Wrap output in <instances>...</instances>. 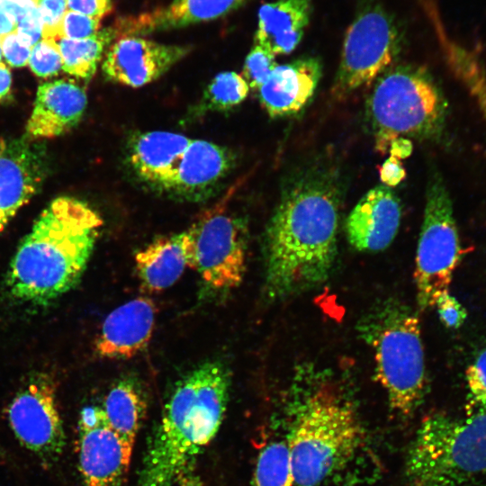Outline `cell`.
I'll return each mask as SVG.
<instances>
[{"label": "cell", "instance_id": "43", "mask_svg": "<svg viewBox=\"0 0 486 486\" xmlns=\"http://www.w3.org/2000/svg\"><path fill=\"white\" fill-rule=\"evenodd\" d=\"M8 220L4 216V214L0 210V232L4 230L5 225L8 223Z\"/></svg>", "mask_w": 486, "mask_h": 486}, {"label": "cell", "instance_id": "13", "mask_svg": "<svg viewBox=\"0 0 486 486\" xmlns=\"http://www.w3.org/2000/svg\"><path fill=\"white\" fill-rule=\"evenodd\" d=\"M190 50L189 46L164 44L140 36H122L109 46L102 68L112 82L140 87L159 78Z\"/></svg>", "mask_w": 486, "mask_h": 486}, {"label": "cell", "instance_id": "12", "mask_svg": "<svg viewBox=\"0 0 486 486\" xmlns=\"http://www.w3.org/2000/svg\"><path fill=\"white\" fill-rule=\"evenodd\" d=\"M78 464L84 486H122L133 446L109 424L102 407L84 408L78 419Z\"/></svg>", "mask_w": 486, "mask_h": 486}, {"label": "cell", "instance_id": "25", "mask_svg": "<svg viewBox=\"0 0 486 486\" xmlns=\"http://www.w3.org/2000/svg\"><path fill=\"white\" fill-rule=\"evenodd\" d=\"M118 37L115 27L105 28L92 37L82 40L57 39L62 69L82 79L95 73L106 49Z\"/></svg>", "mask_w": 486, "mask_h": 486}, {"label": "cell", "instance_id": "22", "mask_svg": "<svg viewBox=\"0 0 486 486\" xmlns=\"http://www.w3.org/2000/svg\"><path fill=\"white\" fill-rule=\"evenodd\" d=\"M42 180L36 154L16 143H0V210L10 220L34 195Z\"/></svg>", "mask_w": 486, "mask_h": 486}, {"label": "cell", "instance_id": "26", "mask_svg": "<svg viewBox=\"0 0 486 486\" xmlns=\"http://www.w3.org/2000/svg\"><path fill=\"white\" fill-rule=\"evenodd\" d=\"M446 64L486 122V67L477 53L448 39L442 45Z\"/></svg>", "mask_w": 486, "mask_h": 486}, {"label": "cell", "instance_id": "7", "mask_svg": "<svg viewBox=\"0 0 486 486\" xmlns=\"http://www.w3.org/2000/svg\"><path fill=\"white\" fill-rule=\"evenodd\" d=\"M409 486H468L486 473V408L465 418L434 413L408 449Z\"/></svg>", "mask_w": 486, "mask_h": 486}, {"label": "cell", "instance_id": "35", "mask_svg": "<svg viewBox=\"0 0 486 486\" xmlns=\"http://www.w3.org/2000/svg\"><path fill=\"white\" fill-rule=\"evenodd\" d=\"M2 53L12 67H24L29 62L32 48L23 43L16 31L0 38Z\"/></svg>", "mask_w": 486, "mask_h": 486}, {"label": "cell", "instance_id": "10", "mask_svg": "<svg viewBox=\"0 0 486 486\" xmlns=\"http://www.w3.org/2000/svg\"><path fill=\"white\" fill-rule=\"evenodd\" d=\"M186 231L192 243V269L206 287L216 292L237 287L245 274V220L215 207L202 213Z\"/></svg>", "mask_w": 486, "mask_h": 486}, {"label": "cell", "instance_id": "37", "mask_svg": "<svg viewBox=\"0 0 486 486\" xmlns=\"http://www.w3.org/2000/svg\"><path fill=\"white\" fill-rule=\"evenodd\" d=\"M68 10L102 19L112 9V0H67Z\"/></svg>", "mask_w": 486, "mask_h": 486}, {"label": "cell", "instance_id": "23", "mask_svg": "<svg viewBox=\"0 0 486 486\" xmlns=\"http://www.w3.org/2000/svg\"><path fill=\"white\" fill-rule=\"evenodd\" d=\"M191 140L189 137L173 131L144 132L132 140L130 164L144 181L162 189Z\"/></svg>", "mask_w": 486, "mask_h": 486}, {"label": "cell", "instance_id": "11", "mask_svg": "<svg viewBox=\"0 0 486 486\" xmlns=\"http://www.w3.org/2000/svg\"><path fill=\"white\" fill-rule=\"evenodd\" d=\"M10 427L18 441L44 464L58 461L66 434L56 400V386L46 374H34L16 393L8 409Z\"/></svg>", "mask_w": 486, "mask_h": 486}, {"label": "cell", "instance_id": "15", "mask_svg": "<svg viewBox=\"0 0 486 486\" xmlns=\"http://www.w3.org/2000/svg\"><path fill=\"white\" fill-rule=\"evenodd\" d=\"M156 308L148 297H137L112 310L95 341L96 353L108 359H129L143 351L155 327Z\"/></svg>", "mask_w": 486, "mask_h": 486}, {"label": "cell", "instance_id": "36", "mask_svg": "<svg viewBox=\"0 0 486 486\" xmlns=\"http://www.w3.org/2000/svg\"><path fill=\"white\" fill-rule=\"evenodd\" d=\"M42 32L43 25L38 6L30 11L17 22L16 32L18 37L31 48L42 39Z\"/></svg>", "mask_w": 486, "mask_h": 486}, {"label": "cell", "instance_id": "19", "mask_svg": "<svg viewBox=\"0 0 486 486\" xmlns=\"http://www.w3.org/2000/svg\"><path fill=\"white\" fill-rule=\"evenodd\" d=\"M250 0H173L169 4L122 20L118 36H140L218 19Z\"/></svg>", "mask_w": 486, "mask_h": 486}, {"label": "cell", "instance_id": "27", "mask_svg": "<svg viewBox=\"0 0 486 486\" xmlns=\"http://www.w3.org/2000/svg\"><path fill=\"white\" fill-rule=\"evenodd\" d=\"M249 86L241 74L232 71L215 76L198 104V113L227 111L241 104L249 93Z\"/></svg>", "mask_w": 486, "mask_h": 486}, {"label": "cell", "instance_id": "30", "mask_svg": "<svg viewBox=\"0 0 486 486\" xmlns=\"http://www.w3.org/2000/svg\"><path fill=\"white\" fill-rule=\"evenodd\" d=\"M32 71L40 76L48 77L62 68V59L56 40L41 39L31 51L28 62Z\"/></svg>", "mask_w": 486, "mask_h": 486}, {"label": "cell", "instance_id": "32", "mask_svg": "<svg viewBox=\"0 0 486 486\" xmlns=\"http://www.w3.org/2000/svg\"><path fill=\"white\" fill-rule=\"evenodd\" d=\"M465 378L473 400L486 408V345L475 354L465 371Z\"/></svg>", "mask_w": 486, "mask_h": 486}, {"label": "cell", "instance_id": "38", "mask_svg": "<svg viewBox=\"0 0 486 486\" xmlns=\"http://www.w3.org/2000/svg\"><path fill=\"white\" fill-rule=\"evenodd\" d=\"M379 174L382 183L388 187L397 186L406 177V171L400 160L392 156L383 162Z\"/></svg>", "mask_w": 486, "mask_h": 486}, {"label": "cell", "instance_id": "5", "mask_svg": "<svg viewBox=\"0 0 486 486\" xmlns=\"http://www.w3.org/2000/svg\"><path fill=\"white\" fill-rule=\"evenodd\" d=\"M366 112L374 148L383 155L399 137L441 140L449 110L443 90L426 68L400 64L377 77Z\"/></svg>", "mask_w": 486, "mask_h": 486}, {"label": "cell", "instance_id": "17", "mask_svg": "<svg viewBox=\"0 0 486 486\" xmlns=\"http://www.w3.org/2000/svg\"><path fill=\"white\" fill-rule=\"evenodd\" d=\"M234 161L230 149L211 141L192 139L162 189L186 199L200 198L227 176Z\"/></svg>", "mask_w": 486, "mask_h": 486}, {"label": "cell", "instance_id": "16", "mask_svg": "<svg viewBox=\"0 0 486 486\" xmlns=\"http://www.w3.org/2000/svg\"><path fill=\"white\" fill-rule=\"evenodd\" d=\"M321 75V63L315 57L277 65L257 89L260 104L272 118L295 114L313 96Z\"/></svg>", "mask_w": 486, "mask_h": 486}, {"label": "cell", "instance_id": "4", "mask_svg": "<svg viewBox=\"0 0 486 486\" xmlns=\"http://www.w3.org/2000/svg\"><path fill=\"white\" fill-rule=\"evenodd\" d=\"M294 382L301 392L287 447L297 486H318L343 469L363 440L353 403L327 372L301 368Z\"/></svg>", "mask_w": 486, "mask_h": 486}, {"label": "cell", "instance_id": "14", "mask_svg": "<svg viewBox=\"0 0 486 486\" xmlns=\"http://www.w3.org/2000/svg\"><path fill=\"white\" fill-rule=\"evenodd\" d=\"M401 204L386 185L369 190L348 214L345 230L350 245L358 251L385 249L400 228Z\"/></svg>", "mask_w": 486, "mask_h": 486}, {"label": "cell", "instance_id": "21", "mask_svg": "<svg viewBox=\"0 0 486 486\" xmlns=\"http://www.w3.org/2000/svg\"><path fill=\"white\" fill-rule=\"evenodd\" d=\"M311 13V0L266 3L258 11L254 44L274 56L291 53L301 42Z\"/></svg>", "mask_w": 486, "mask_h": 486}, {"label": "cell", "instance_id": "18", "mask_svg": "<svg viewBox=\"0 0 486 486\" xmlns=\"http://www.w3.org/2000/svg\"><path fill=\"white\" fill-rule=\"evenodd\" d=\"M87 104L85 90L64 79L41 84L26 131L32 138L57 137L76 125Z\"/></svg>", "mask_w": 486, "mask_h": 486}, {"label": "cell", "instance_id": "1", "mask_svg": "<svg viewBox=\"0 0 486 486\" xmlns=\"http://www.w3.org/2000/svg\"><path fill=\"white\" fill-rule=\"evenodd\" d=\"M338 174L312 166L292 177L267 223L264 292L281 301L312 290L331 274L342 198Z\"/></svg>", "mask_w": 486, "mask_h": 486}, {"label": "cell", "instance_id": "24", "mask_svg": "<svg viewBox=\"0 0 486 486\" xmlns=\"http://www.w3.org/2000/svg\"><path fill=\"white\" fill-rule=\"evenodd\" d=\"M102 409L115 432L133 446L147 409L145 394L137 380L119 379L109 390Z\"/></svg>", "mask_w": 486, "mask_h": 486}, {"label": "cell", "instance_id": "33", "mask_svg": "<svg viewBox=\"0 0 486 486\" xmlns=\"http://www.w3.org/2000/svg\"><path fill=\"white\" fill-rule=\"evenodd\" d=\"M43 32L42 39L56 40L60 22L68 10L67 0H38Z\"/></svg>", "mask_w": 486, "mask_h": 486}, {"label": "cell", "instance_id": "8", "mask_svg": "<svg viewBox=\"0 0 486 486\" xmlns=\"http://www.w3.org/2000/svg\"><path fill=\"white\" fill-rule=\"evenodd\" d=\"M462 256L453 202L441 175L431 171L426 189L423 221L414 280L418 307L425 310L448 292Z\"/></svg>", "mask_w": 486, "mask_h": 486}, {"label": "cell", "instance_id": "42", "mask_svg": "<svg viewBox=\"0 0 486 486\" xmlns=\"http://www.w3.org/2000/svg\"><path fill=\"white\" fill-rule=\"evenodd\" d=\"M12 75L10 69L2 61L0 62V99L4 98L10 91Z\"/></svg>", "mask_w": 486, "mask_h": 486}, {"label": "cell", "instance_id": "9", "mask_svg": "<svg viewBox=\"0 0 486 486\" xmlns=\"http://www.w3.org/2000/svg\"><path fill=\"white\" fill-rule=\"evenodd\" d=\"M401 42L398 25L381 5L358 12L346 32L334 94L344 97L376 80L396 59Z\"/></svg>", "mask_w": 486, "mask_h": 486}, {"label": "cell", "instance_id": "44", "mask_svg": "<svg viewBox=\"0 0 486 486\" xmlns=\"http://www.w3.org/2000/svg\"><path fill=\"white\" fill-rule=\"evenodd\" d=\"M2 56H3V53H2L1 41H0V62L2 59Z\"/></svg>", "mask_w": 486, "mask_h": 486}, {"label": "cell", "instance_id": "34", "mask_svg": "<svg viewBox=\"0 0 486 486\" xmlns=\"http://www.w3.org/2000/svg\"><path fill=\"white\" fill-rule=\"evenodd\" d=\"M435 307L437 310L440 320L447 328H458L467 318L466 310L449 292H446L440 296Z\"/></svg>", "mask_w": 486, "mask_h": 486}, {"label": "cell", "instance_id": "29", "mask_svg": "<svg viewBox=\"0 0 486 486\" xmlns=\"http://www.w3.org/2000/svg\"><path fill=\"white\" fill-rule=\"evenodd\" d=\"M277 65L274 55L254 44L245 59L241 76L250 88L258 89Z\"/></svg>", "mask_w": 486, "mask_h": 486}, {"label": "cell", "instance_id": "3", "mask_svg": "<svg viewBox=\"0 0 486 486\" xmlns=\"http://www.w3.org/2000/svg\"><path fill=\"white\" fill-rule=\"evenodd\" d=\"M230 381L228 367L211 361L176 383L148 443L137 486H175L219 430Z\"/></svg>", "mask_w": 486, "mask_h": 486}, {"label": "cell", "instance_id": "40", "mask_svg": "<svg viewBox=\"0 0 486 486\" xmlns=\"http://www.w3.org/2000/svg\"><path fill=\"white\" fill-rule=\"evenodd\" d=\"M412 141L404 137H399L393 140L389 147L391 156L395 157L400 160L410 157L412 153Z\"/></svg>", "mask_w": 486, "mask_h": 486}, {"label": "cell", "instance_id": "20", "mask_svg": "<svg viewBox=\"0 0 486 486\" xmlns=\"http://www.w3.org/2000/svg\"><path fill=\"white\" fill-rule=\"evenodd\" d=\"M141 286L149 292L172 286L186 267L192 269V243L187 231L160 237L134 256Z\"/></svg>", "mask_w": 486, "mask_h": 486}, {"label": "cell", "instance_id": "28", "mask_svg": "<svg viewBox=\"0 0 486 486\" xmlns=\"http://www.w3.org/2000/svg\"><path fill=\"white\" fill-rule=\"evenodd\" d=\"M294 477L287 444L272 441L260 452L255 472L254 486H292Z\"/></svg>", "mask_w": 486, "mask_h": 486}, {"label": "cell", "instance_id": "6", "mask_svg": "<svg viewBox=\"0 0 486 486\" xmlns=\"http://www.w3.org/2000/svg\"><path fill=\"white\" fill-rule=\"evenodd\" d=\"M417 314L395 299L382 302L358 322L362 339L374 352L375 378L391 409L410 417L427 391L425 354Z\"/></svg>", "mask_w": 486, "mask_h": 486}, {"label": "cell", "instance_id": "39", "mask_svg": "<svg viewBox=\"0 0 486 486\" xmlns=\"http://www.w3.org/2000/svg\"><path fill=\"white\" fill-rule=\"evenodd\" d=\"M0 4L18 22L30 11L38 6V0H0Z\"/></svg>", "mask_w": 486, "mask_h": 486}, {"label": "cell", "instance_id": "31", "mask_svg": "<svg viewBox=\"0 0 486 486\" xmlns=\"http://www.w3.org/2000/svg\"><path fill=\"white\" fill-rule=\"evenodd\" d=\"M100 26V19L67 10L60 22L57 39H86L96 34Z\"/></svg>", "mask_w": 486, "mask_h": 486}, {"label": "cell", "instance_id": "2", "mask_svg": "<svg viewBox=\"0 0 486 486\" xmlns=\"http://www.w3.org/2000/svg\"><path fill=\"white\" fill-rule=\"evenodd\" d=\"M103 220L83 201L61 196L40 213L11 261L6 286L13 298L46 305L79 280Z\"/></svg>", "mask_w": 486, "mask_h": 486}, {"label": "cell", "instance_id": "41", "mask_svg": "<svg viewBox=\"0 0 486 486\" xmlns=\"http://www.w3.org/2000/svg\"><path fill=\"white\" fill-rule=\"evenodd\" d=\"M17 22L0 4V38L16 31Z\"/></svg>", "mask_w": 486, "mask_h": 486}]
</instances>
